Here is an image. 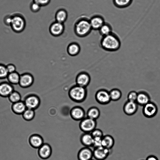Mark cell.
Here are the masks:
<instances>
[{
  "instance_id": "cell-31",
  "label": "cell",
  "mask_w": 160,
  "mask_h": 160,
  "mask_svg": "<svg viewBox=\"0 0 160 160\" xmlns=\"http://www.w3.org/2000/svg\"><path fill=\"white\" fill-rule=\"evenodd\" d=\"M24 118L27 120H31L34 118L35 115V110L27 108L22 114Z\"/></svg>"
},
{
  "instance_id": "cell-32",
  "label": "cell",
  "mask_w": 160,
  "mask_h": 160,
  "mask_svg": "<svg viewBox=\"0 0 160 160\" xmlns=\"http://www.w3.org/2000/svg\"><path fill=\"white\" fill-rule=\"evenodd\" d=\"M10 101L15 103L21 101V97L19 93L14 90L8 97Z\"/></svg>"
},
{
  "instance_id": "cell-4",
  "label": "cell",
  "mask_w": 160,
  "mask_h": 160,
  "mask_svg": "<svg viewBox=\"0 0 160 160\" xmlns=\"http://www.w3.org/2000/svg\"><path fill=\"white\" fill-rule=\"evenodd\" d=\"M12 16V22L10 26L12 30L17 33L24 31L26 28V22L23 15L19 13H16Z\"/></svg>"
},
{
  "instance_id": "cell-17",
  "label": "cell",
  "mask_w": 160,
  "mask_h": 160,
  "mask_svg": "<svg viewBox=\"0 0 160 160\" xmlns=\"http://www.w3.org/2000/svg\"><path fill=\"white\" fill-rule=\"evenodd\" d=\"M14 90V85L8 82H4L0 84V95L8 97Z\"/></svg>"
},
{
  "instance_id": "cell-15",
  "label": "cell",
  "mask_w": 160,
  "mask_h": 160,
  "mask_svg": "<svg viewBox=\"0 0 160 160\" xmlns=\"http://www.w3.org/2000/svg\"><path fill=\"white\" fill-rule=\"evenodd\" d=\"M93 157V151L88 147H84L81 148L77 154L78 160H90Z\"/></svg>"
},
{
  "instance_id": "cell-22",
  "label": "cell",
  "mask_w": 160,
  "mask_h": 160,
  "mask_svg": "<svg viewBox=\"0 0 160 160\" xmlns=\"http://www.w3.org/2000/svg\"><path fill=\"white\" fill-rule=\"evenodd\" d=\"M80 141L84 147H92L93 138L90 133L83 132L80 137Z\"/></svg>"
},
{
  "instance_id": "cell-35",
  "label": "cell",
  "mask_w": 160,
  "mask_h": 160,
  "mask_svg": "<svg viewBox=\"0 0 160 160\" xmlns=\"http://www.w3.org/2000/svg\"><path fill=\"white\" fill-rule=\"evenodd\" d=\"M93 138H102L104 136L102 131L99 129L95 128L90 133Z\"/></svg>"
},
{
  "instance_id": "cell-26",
  "label": "cell",
  "mask_w": 160,
  "mask_h": 160,
  "mask_svg": "<svg viewBox=\"0 0 160 160\" xmlns=\"http://www.w3.org/2000/svg\"><path fill=\"white\" fill-rule=\"evenodd\" d=\"M68 13L66 11L63 9L59 10L55 15L56 21L63 23L66 20Z\"/></svg>"
},
{
  "instance_id": "cell-1",
  "label": "cell",
  "mask_w": 160,
  "mask_h": 160,
  "mask_svg": "<svg viewBox=\"0 0 160 160\" xmlns=\"http://www.w3.org/2000/svg\"><path fill=\"white\" fill-rule=\"evenodd\" d=\"M100 43L102 49L110 52L117 51L121 46V42L119 38L113 32L109 35L102 37Z\"/></svg>"
},
{
  "instance_id": "cell-42",
  "label": "cell",
  "mask_w": 160,
  "mask_h": 160,
  "mask_svg": "<svg viewBox=\"0 0 160 160\" xmlns=\"http://www.w3.org/2000/svg\"><path fill=\"white\" fill-rule=\"evenodd\" d=\"M90 160H93V159H91Z\"/></svg>"
},
{
  "instance_id": "cell-6",
  "label": "cell",
  "mask_w": 160,
  "mask_h": 160,
  "mask_svg": "<svg viewBox=\"0 0 160 160\" xmlns=\"http://www.w3.org/2000/svg\"><path fill=\"white\" fill-rule=\"evenodd\" d=\"M27 108L35 110L38 108L41 104V99L37 94L28 95L24 101Z\"/></svg>"
},
{
  "instance_id": "cell-9",
  "label": "cell",
  "mask_w": 160,
  "mask_h": 160,
  "mask_svg": "<svg viewBox=\"0 0 160 160\" xmlns=\"http://www.w3.org/2000/svg\"><path fill=\"white\" fill-rule=\"evenodd\" d=\"M142 113L145 117L147 118H152L154 117L158 112L157 105L151 101L143 106Z\"/></svg>"
},
{
  "instance_id": "cell-40",
  "label": "cell",
  "mask_w": 160,
  "mask_h": 160,
  "mask_svg": "<svg viewBox=\"0 0 160 160\" xmlns=\"http://www.w3.org/2000/svg\"><path fill=\"white\" fill-rule=\"evenodd\" d=\"M12 15H6L4 18V22L6 25L8 26H10L12 22Z\"/></svg>"
},
{
  "instance_id": "cell-28",
  "label": "cell",
  "mask_w": 160,
  "mask_h": 160,
  "mask_svg": "<svg viewBox=\"0 0 160 160\" xmlns=\"http://www.w3.org/2000/svg\"><path fill=\"white\" fill-rule=\"evenodd\" d=\"M20 75L17 72L9 73L7 78L10 83L13 85L19 84Z\"/></svg>"
},
{
  "instance_id": "cell-8",
  "label": "cell",
  "mask_w": 160,
  "mask_h": 160,
  "mask_svg": "<svg viewBox=\"0 0 160 160\" xmlns=\"http://www.w3.org/2000/svg\"><path fill=\"white\" fill-rule=\"evenodd\" d=\"M91 80V77L89 74L86 72L82 71L78 73L76 76V84L87 88Z\"/></svg>"
},
{
  "instance_id": "cell-30",
  "label": "cell",
  "mask_w": 160,
  "mask_h": 160,
  "mask_svg": "<svg viewBox=\"0 0 160 160\" xmlns=\"http://www.w3.org/2000/svg\"><path fill=\"white\" fill-rule=\"evenodd\" d=\"M109 92L111 101H117L122 97V92L118 88H113L110 90Z\"/></svg>"
},
{
  "instance_id": "cell-36",
  "label": "cell",
  "mask_w": 160,
  "mask_h": 160,
  "mask_svg": "<svg viewBox=\"0 0 160 160\" xmlns=\"http://www.w3.org/2000/svg\"><path fill=\"white\" fill-rule=\"evenodd\" d=\"M41 6L38 3L32 1L30 6L31 10L33 12H38L40 10Z\"/></svg>"
},
{
  "instance_id": "cell-41",
  "label": "cell",
  "mask_w": 160,
  "mask_h": 160,
  "mask_svg": "<svg viewBox=\"0 0 160 160\" xmlns=\"http://www.w3.org/2000/svg\"><path fill=\"white\" fill-rule=\"evenodd\" d=\"M145 160H159L158 158L154 155H150L148 156Z\"/></svg>"
},
{
  "instance_id": "cell-38",
  "label": "cell",
  "mask_w": 160,
  "mask_h": 160,
  "mask_svg": "<svg viewBox=\"0 0 160 160\" xmlns=\"http://www.w3.org/2000/svg\"><path fill=\"white\" fill-rule=\"evenodd\" d=\"M6 67L9 73L17 71L16 67L13 64H9L6 66Z\"/></svg>"
},
{
  "instance_id": "cell-19",
  "label": "cell",
  "mask_w": 160,
  "mask_h": 160,
  "mask_svg": "<svg viewBox=\"0 0 160 160\" xmlns=\"http://www.w3.org/2000/svg\"><path fill=\"white\" fill-rule=\"evenodd\" d=\"M150 101V96L146 92L141 91L138 92L136 102L138 105L143 106Z\"/></svg>"
},
{
  "instance_id": "cell-37",
  "label": "cell",
  "mask_w": 160,
  "mask_h": 160,
  "mask_svg": "<svg viewBox=\"0 0 160 160\" xmlns=\"http://www.w3.org/2000/svg\"><path fill=\"white\" fill-rule=\"evenodd\" d=\"M102 138H93V142L92 147L95 148L102 146Z\"/></svg>"
},
{
  "instance_id": "cell-33",
  "label": "cell",
  "mask_w": 160,
  "mask_h": 160,
  "mask_svg": "<svg viewBox=\"0 0 160 160\" xmlns=\"http://www.w3.org/2000/svg\"><path fill=\"white\" fill-rule=\"evenodd\" d=\"M8 74L6 66L4 64H0V79L6 78Z\"/></svg>"
},
{
  "instance_id": "cell-10",
  "label": "cell",
  "mask_w": 160,
  "mask_h": 160,
  "mask_svg": "<svg viewBox=\"0 0 160 160\" xmlns=\"http://www.w3.org/2000/svg\"><path fill=\"white\" fill-rule=\"evenodd\" d=\"M35 82V78L31 74L26 73L20 75L19 84L21 87L27 88L30 87Z\"/></svg>"
},
{
  "instance_id": "cell-12",
  "label": "cell",
  "mask_w": 160,
  "mask_h": 160,
  "mask_svg": "<svg viewBox=\"0 0 160 160\" xmlns=\"http://www.w3.org/2000/svg\"><path fill=\"white\" fill-rule=\"evenodd\" d=\"M70 117L72 119L76 121H80L86 116L84 109L79 106H75L72 108L70 112Z\"/></svg>"
},
{
  "instance_id": "cell-27",
  "label": "cell",
  "mask_w": 160,
  "mask_h": 160,
  "mask_svg": "<svg viewBox=\"0 0 160 160\" xmlns=\"http://www.w3.org/2000/svg\"><path fill=\"white\" fill-rule=\"evenodd\" d=\"M112 28L108 23L105 22L100 28L98 31L102 37L109 35L112 32Z\"/></svg>"
},
{
  "instance_id": "cell-16",
  "label": "cell",
  "mask_w": 160,
  "mask_h": 160,
  "mask_svg": "<svg viewBox=\"0 0 160 160\" xmlns=\"http://www.w3.org/2000/svg\"><path fill=\"white\" fill-rule=\"evenodd\" d=\"M138 105L136 102L127 101L123 106V111L127 115H132L137 112Z\"/></svg>"
},
{
  "instance_id": "cell-25",
  "label": "cell",
  "mask_w": 160,
  "mask_h": 160,
  "mask_svg": "<svg viewBox=\"0 0 160 160\" xmlns=\"http://www.w3.org/2000/svg\"><path fill=\"white\" fill-rule=\"evenodd\" d=\"M12 109L15 113L18 114H22L27 108L24 102L20 101L13 103Z\"/></svg>"
},
{
  "instance_id": "cell-39",
  "label": "cell",
  "mask_w": 160,
  "mask_h": 160,
  "mask_svg": "<svg viewBox=\"0 0 160 160\" xmlns=\"http://www.w3.org/2000/svg\"><path fill=\"white\" fill-rule=\"evenodd\" d=\"M33 1L42 7L48 5L50 2V0H33Z\"/></svg>"
},
{
  "instance_id": "cell-14",
  "label": "cell",
  "mask_w": 160,
  "mask_h": 160,
  "mask_svg": "<svg viewBox=\"0 0 160 160\" xmlns=\"http://www.w3.org/2000/svg\"><path fill=\"white\" fill-rule=\"evenodd\" d=\"M64 30V26L63 23L57 21L52 23L49 28L50 33L55 37L61 36L63 33Z\"/></svg>"
},
{
  "instance_id": "cell-20",
  "label": "cell",
  "mask_w": 160,
  "mask_h": 160,
  "mask_svg": "<svg viewBox=\"0 0 160 160\" xmlns=\"http://www.w3.org/2000/svg\"><path fill=\"white\" fill-rule=\"evenodd\" d=\"M81 51V47L77 42H73L70 43L67 48L68 54L71 56L78 55Z\"/></svg>"
},
{
  "instance_id": "cell-13",
  "label": "cell",
  "mask_w": 160,
  "mask_h": 160,
  "mask_svg": "<svg viewBox=\"0 0 160 160\" xmlns=\"http://www.w3.org/2000/svg\"><path fill=\"white\" fill-rule=\"evenodd\" d=\"M110 150L102 146L94 148L93 157L96 160H104L109 155Z\"/></svg>"
},
{
  "instance_id": "cell-29",
  "label": "cell",
  "mask_w": 160,
  "mask_h": 160,
  "mask_svg": "<svg viewBox=\"0 0 160 160\" xmlns=\"http://www.w3.org/2000/svg\"><path fill=\"white\" fill-rule=\"evenodd\" d=\"M133 0H112L114 5L116 7L123 8L129 6Z\"/></svg>"
},
{
  "instance_id": "cell-21",
  "label": "cell",
  "mask_w": 160,
  "mask_h": 160,
  "mask_svg": "<svg viewBox=\"0 0 160 160\" xmlns=\"http://www.w3.org/2000/svg\"><path fill=\"white\" fill-rule=\"evenodd\" d=\"M31 145L36 149H38L44 143L42 137L39 134H35L32 135L29 140Z\"/></svg>"
},
{
  "instance_id": "cell-7",
  "label": "cell",
  "mask_w": 160,
  "mask_h": 160,
  "mask_svg": "<svg viewBox=\"0 0 160 160\" xmlns=\"http://www.w3.org/2000/svg\"><path fill=\"white\" fill-rule=\"evenodd\" d=\"M95 99L97 102L102 105H106L111 102L109 92L105 89H100L95 93Z\"/></svg>"
},
{
  "instance_id": "cell-2",
  "label": "cell",
  "mask_w": 160,
  "mask_h": 160,
  "mask_svg": "<svg viewBox=\"0 0 160 160\" xmlns=\"http://www.w3.org/2000/svg\"><path fill=\"white\" fill-rule=\"evenodd\" d=\"M87 88L76 84L72 86L69 89L68 94L70 98L77 103H81L86 99L87 96Z\"/></svg>"
},
{
  "instance_id": "cell-43",
  "label": "cell",
  "mask_w": 160,
  "mask_h": 160,
  "mask_svg": "<svg viewBox=\"0 0 160 160\" xmlns=\"http://www.w3.org/2000/svg\"></svg>"
},
{
  "instance_id": "cell-24",
  "label": "cell",
  "mask_w": 160,
  "mask_h": 160,
  "mask_svg": "<svg viewBox=\"0 0 160 160\" xmlns=\"http://www.w3.org/2000/svg\"><path fill=\"white\" fill-rule=\"evenodd\" d=\"M100 114L99 109L95 106L90 108L86 112L87 117L96 120L99 118Z\"/></svg>"
},
{
  "instance_id": "cell-11",
  "label": "cell",
  "mask_w": 160,
  "mask_h": 160,
  "mask_svg": "<svg viewBox=\"0 0 160 160\" xmlns=\"http://www.w3.org/2000/svg\"><path fill=\"white\" fill-rule=\"evenodd\" d=\"M52 152L51 146L48 143H44L38 149V155L41 159L46 160L51 157Z\"/></svg>"
},
{
  "instance_id": "cell-18",
  "label": "cell",
  "mask_w": 160,
  "mask_h": 160,
  "mask_svg": "<svg viewBox=\"0 0 160 160\" xmlns=\"http://www.w3.org/2000/svg\"><path fill=\"white\" fill-rule=\"evenodd\" d=\"M89 21L92 29L98 30L105 22L103 18L99 15L93 17Z\"/></svg>"
},
{
  "instance_id": "cell-23",
  "label": "cell",
  "mask_w": 160,
  "mask_h": 160,
  "mask_svg": "<svg viewBox=\"0 0 160 160\" xmlns=\"http://www.w3.org/2000/svg\"><path fill=\"white\" fill-rule=\"evenodd\" d=\"M115 141L113 137L109 135L103 136L102 138V146L111 150L114 145Z\"/></svg>"
},
{
  "instance_id": "cell-34",
  "label": "cell",
  "mask_w": 160,
  "mask_h": 160,
  "mask_svg": "<svg viewBox=\"0 0 160 160\" xmlns=\"http://www.w3.org/2000/svg\"><path fill=\"white\" fill-rule=\"evenodd\" d=\"M138 96V92L134 91H130L127 95L128 100L136 102Z\"/></svg>"
},
{
  "instance_id": "cell-3",
  "label": "cell",
  "mask_w": 160,
  "mask_h": 160,
  "mask_svg": "<svg viewBox=\"0 0 160 160\" xmlns=\"http://www.w3.org/2000/svg\"><path fill=\"white\" fill-rule=\"evenodd\" d=\"M92 29L89 20L83 19L79 20L76 23L74 31L77 36L83 38L88 36Z\"/></svg>"
},
{
  "instance_id": "cell-5",
  "label": "cell",
  "mask_w": 160,
  "mask_h": 160,
  "mask_svg": "<svg viewBox=\"0 0 160 160\" xmlns=\"http://www.w3.org/2000/svg\"><path fill=\"white\" fill-rule=\"evenodd\" d=\"M97 125L96 120L86 117L80 121L79 128L83 132L91 133L96 128Z\"/></svg>"
}]
</instances>
